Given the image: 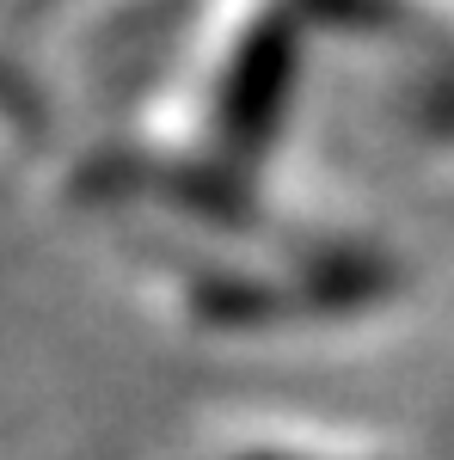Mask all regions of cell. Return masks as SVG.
Masks as SVG:
<instances>
[{"label": "cell", "instance_id": "cell-1", "mask_svg": "<svg viewBox=\"0 0 454 460\" xmlns=\"http://www.w3.org/2000/svg\"><path fill=\"white\" fill-rule=\"evenodd\" d=\"M43 129V105H37V86L13 62H0V166L19 160Z\"/></svg>", "mask_w": 454, "mask_h": 460}]
</instances>
